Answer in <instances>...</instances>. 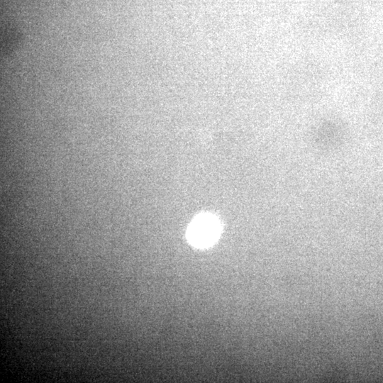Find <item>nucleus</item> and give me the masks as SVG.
<instances>
[{"label": "nucleus", "instance_id": "obj_1", "mask_svg": "<svg viewBox=\"0 0 383 383\" xmlns=\"http://www.w3.org/2000/svg\"><path fill=\"white\" fill-rule=\"evenodd\" d=\"M219 224L211 216L204 215L194 220L188 230L190 242L198 247H206L218 237Z\"/></svg>", "mask_w": 383, "mask_h": 383}]
</instances>
